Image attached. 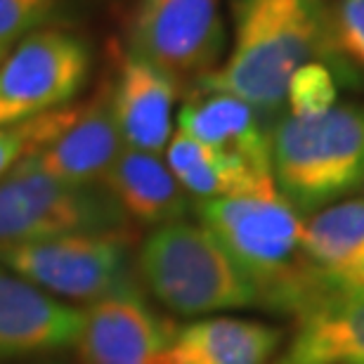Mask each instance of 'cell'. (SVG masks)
Listing matches in <instances>:
<instances>
[{
	"mask_svg": "<svg viewBox=\"0 0 364 364\" xmlns=\"http://www.w3.org/2000/svg\"><path fill=\"white\" fill-rule=\"evenodd\" d=\"M331 12V0H239L228 60L201 76L196 90L232 95L267 116L287 105L291 76L308 62H326L343 83H358L333 46Z\"/></svg>",
	"mask_w": 364,
	"mask_h": 364,
	"instance_id": "cell-1",
	"label": "cell"
},
{
	"mask_svg": "<svg viewBox=\"0 0 364 364\" xmlns=\"http://www.w3.org/2000/svg\"><path fill=\"white\" fill-rule=\"evenodd\" d=\"M60 0H0V53H10L57 10Z\"/></svg>",
	"mask_w": 364,
	"mask_h": 364,
	"instance_id": "cell-21",
	"label": "cell"
},
{
	"mask_svg": "<svg viewBox=\"0 0 364 364\" xmlns=\"http://www.w3.org/2000/svg\"><path fill=\"white\" fill-rule=\"evenodd\" d=\"M88 43L60 28H38L0 62V128L69 107L90 76Z\"/></svg>",
	"mask_w": 364,
	"mask_h": 364,
	"instance_id": "cell-7",
	"label": "cell"
},
{
	"mask_svg": "<svg viewBox=\"0 0 364 364\" xmlns=\"http://www.w3.org/2000/svg\"><path fill=\"white\" fill-rule=\"evenodd\" d=\"M343 78L331 64L308 62L291 76L287 109L291 116H317L338 105V85Z\"/></svg>",
	"mask_w": 364,
	"mask_h": 364,
	"instance_id": "cell-20",
	"label": "cell"
},
{
	"mask_svg": "<svg viewBox=\"0 0 364 364\" xmlns=\"http://www.w3.org/2000/svg\"><path fill=\"white\" fill-rule=\"evenodd\" d=\"M331 28L338 55L355 71H364V0H336Z\"/></svg>",
	"mask_w": 364,
	"mask_h": 364,
	"instance_id": "cell-22",
	"label": "cell"
},
{
	"mask_svg": "<svg viewBox=\"0 0 364 364\" xmlns=\"http://www.w3.org/2000/svg\"><path fill=\"white\" fill-rule=\"evenodd\" d=\"M362 187H364V185H362Z\"/></svg>",
	"mask_w": 364,
	"mask_h": 364,
	"instance_id": "cell-25",
	"label": "cell"
},
{
	"mask_svg": "<svg viewBox=\"0 0 364 364\" xmlns=\"http://www.w3.org/2000/svg\"><path fill=\"white\" fill-rule=\"evenodd\" d=\"M178 130L225 154L272 171L270 133L263 128V116L232 95L196 90L180 107Z\"/></svg>",
	"mask_w": 364,
	"mask_h": 364,
	"instance_id": "cell-15",
	"label": "cell"
},
{
	"mask_svg": "<svg viewBox=\"0 0 364 364\" xmlns=\"http://www.w3.org/2000/svg\"><path fill=\"white\" fill-rule=\"evenodd\" d=\"M123 147L112 112V88L105 85L90 102H83L76 121L24 166L67 185H102Z\"/></svg>",
	"mask_w": 364,
	"mask_h": 364,
	"instance_id": "cell-12",
	"label": "cell"
},
{
	"mask_svg": "<svg viewBox=\"0 0 364 364\" xmlns=\"http://www.w3.org/2000/svg\"><path fill=\"white\" fill-rule=\"evenodd\" d=\"M166 164L182 189L196 201L277 192L272 171L208 147L180 130L173 133L166 147Z\"/></svg>",
	"mask_w": 364,
	"mask_h": 364,
	"instance_id": "cell-17",
	"label": "cell"
},
{
	"mask_svg": "<svg viewBox=\"0 0 364 364\" xmlns=\"http://www.w3.org/2000/svg\"><path fill=\"white\" fill-rule=\"evenodd\" d=\"M83 310L48 296L0 263V364L76 348Z\"/></svg>",
	"mask_w": 364,
	"mask_h": 364,
	"instance_id": "cell-11",
	"label": "cell"
},
{
	"mask_svg": "<svg viewBox=\"0 0 364 364\" xmlns=\"http://www.w3.org/2000/svg\"><path fill=\"white\" fill-rule=\"evenodd\" d=\"M220 0H142L137 7L130 53L173 78L199 81L215 69L223 53Z\"/></svg>",
	"mask_w": 364,
	"mask_h": 364,
	"instance_id": "cell-8",
	"label": "cell"
},
{
	"mask_svg": "<svg viewBox=\"0 0 364 364\" xmlns=\"http://www.w3.org/2000/svg\"><path fill=\"white\" fill-rule=\"evenodd\" d=\"M176 329L133 279L85 305L74 350L83 364H176Z\"/></svg>",
	"mask_w": 364,
	"mask_h": 364,
	"instance_id": "cell-9",
	"label": "cell"
},
{
	"mask_svg": "<svg viewBox=\"0 0 364 364\" xmlns=\"http://www.w3.org/2000/svg\"><path fill=\"white\" fill-rule=\"evenodd\" d=\"M303 249L333 279L364 263V199L336 201L303 218Z\"/></svg>",
	"mask_w": 364,
	"mask_h": 364,
	"instance_id": "cell-18",
	"label": "cell"
},
{
	"mask_svg": "<svg viewBox=\"0 0 364 364\" xmlns=\"http://www.w3.org/2000/svg\"><path fill=\"white\" fill-rule=\"evenodd\" d=\"M0 263L69 305H90L135 279L128 232L67 235L0 249Z\"/></svg>",
	"mask_w": 364,
	"mask_h": 364,
	"instance_id": "cell-6",
	"label": "cell"
},
{
	"mask_svg": "<svg viewBox=\"0 0 364 364\" xmlns=\"http://www.w3.org/2000/svg\"><path fill=\"white\" fill-rule=\"evenodd\" d=\"M137 284L182 317H210L230 310L258 308L256 291L215 235L196 220L154 228L137 246Z\"/></svg>",
	"mask_w": 364,
	"mask_h": 364,
	"instance_id": "cell-3",
	"label": "cell"
},
{
	"mask_svg": "<svg viewBox=\"0 0 364 364\" xmlns=\"http://www.w3.org/2000/svg\"><path fill=\"white\" fill-rule=\"evenodd\" d=\"M272 178L301 215H312L364 185V105L317 116H282L270 133Z\"/></svg>",
	"mask_w": 364,
	"mask_h": 364,
	"instance_id": "cell-4",
	"label": "cell"
},
{
	"mask_svg": "<svg viewBox=\"0 0 364 364\" xmlns=\"http://www.w3.org/2000/svg\"><path fill=\"white\" fill-rule=\"evenodd\" d=\"M284 346L279 326L228 315H210L178 326L176 364H272Z\"/></svg>",
	"mask_w": 364,
	"mask_h": 364,
	"instance_id": "cell-16",
	"label": "cell"
},
{
	"mask_svg": "<svg viewBox=\"0 0 364 364\" xmlns=\"http://www.w3.org/2000/svg\"><path fill=\"white\" fill-rule=\"evenodd\" d=\"M5 57H7L5 53H0V62H3V60H5Z\"/></svg>",
	"mask_w": 364,
	"mask_h": 364,
	"instance_id": "cell-24",
	"label": "cell"
},
{
	"mask_svg": "<svg viewBox=\"0 0 364 364\" xmlns=\"http://www.w3.org/2000/svg\"><path fill=\"white\" fill-rule=\"evenodd\" d=\"M102 187L112 194L128 220L149 225L151 230L185 220L192 208L189 194L171 173L168 164L149 151L123 147Z\"/></svg>",
	"mask_w": 364,
	"mask_h": 364,
	"instance_id": "cell-14",
	"label": "cell"
},
{
	"mask_svg": "<svg viewBox=\"0 0 364 364\" xmlns=\"http://www.w3.org/2000/svg\"><path fill=\"white\" fill-rule=\"evenodd\" d=\"M272 364H364V289L329 277Z\"/></svg>",
	"mask_w": 364,
	"mask_h": 364,
	"instance_id": "cell-10",
	"label": "cell"
},
{
	"mask_svg": "<svg viewBox=\"0 0 364 364\" xmlns=\"http://www.w3.org/2000/svg\"><path fill=\"white\" fill-rule=\"evenodd\" d=\"M341 282H348V284H355V287H362L364 289V263H360L358 267H353L350 272H346L343 277H336Z\"/></svg>",
	"mask_w": 364,
	"mask_h": 364,
	"instance_id": "cell-23",
	"label": "cell"
},
{
	"mask_svg": "<svg viewBox=\"0 0 364 364\" xmlns=\"http://www.w3.org/2000/svg\"><path fill=\"white\" fill-rule=\"evenodd\" d=\"M78 112L81 105H69L57 112L0 128V180L10 176L19 164H24L48 142H53L57 135H62L76 121Z\"/></svg>",
	"mask_w": 364,
	"mask_h": 364,
	"instance_id": "cell-19",
	"label": "cell"
},
{
	"mask_svg": "<svg viewBox=\"0 0 364 364\" xmlns=\"http://www.w3.org/2000/svg\"><path fill=\"white\" fill-rule=\"evenodd\" d=\"M178 78L142 57H123L112 85V112L121 140L130 149L161 156L173 137Z\"/></svg>",
	"mask_w": 364,
	"mask_h": 364,
	"instance_id": "cell-13",
	"label": "cell"
},
{
	"mask_svg": "<svg viewBox=\"0 0 364 364\" xmlns=\"http://www.w3.org/2000/svg\"><path fill=\"white\" fill-rule=\"evenodd\" d=\"M194 213L249 279L258 308L296 317L329 279L303 249V215L279 192L196 201Z\"/></svg>",
	"mask_w": 364,
	"mask_h": 364,
	"instance_id": "cell-2",
	"label": "cell"
},
{
	"mask_svg": "<svg viewBox=\"0 0 364 364\" xmlns=\"http://www.w3.org/2000/svg\"><path fill=\"white\" fill-rule=\"evenodd\" d=\"M128 223L102 185H67L24 164L0 180V249L67 235L128 232Z\"/></svg>",
	"mask_w": 364,
	"mask_h": 364,
	"instance_id": "cell-5",
	"label": "cell"
}]
</instances>
